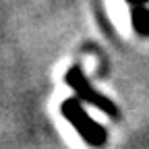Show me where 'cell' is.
<instances>
[{"label":"cell","mask_w":149,"mask_h":149,"mask_svg":"<svg viewBox=\"0 0 149 149\" xmlns=\"http://www.w3.org/2000/svg\"><path fill=\"white\" fill-rule=\"evenodd\" d=\"M60 114L64 116L66 122H70V126L79 133V137L91 145V147H104L106 141H108V130L104 124H100L97 120H93L85 108H83V102L74 95V97H66L62 100L60 104Z\"/></svg>","instance_id":"obj_1"},{"label":"cell","mask_w":149,"mask_h":149,"mask_svg":"<svg viewBox=\"0 0 149 149\" xmlns=\"http://www.w3.org/2000/svg\"><path fill=\"white\" fill-rule=\"evenodd\" d=\"M124 2L130 6H137V4H149V0H124Z\"/></svg>","instance_id":"obj_4"},{"label":"cell","mask_w":149,"mask_h":149,"mask_svg":"<svg viewBox=\"0 0 149 149\" xmlns=\"http://www.w3.org/2000/svg\"><path fill=\"white\" fill-rule=\"evenodd\" d=\"M130 23L141 37H149V6L147 4L130 6Z\"/></svg>","instance_id":"obj_3"},{"label":"cell","mask_w":149,"mask_h":149,"mask_svg":"<svg viewBox=\"0 0 149 149\" xmlns=\"http://www.w3.org/2000/svg\"><path fill=\"white\" fill-rule=\"evenodd\" d=\"M64 83L74 91V95H77L81 102H85V104H89L93 108H97L100 112H104L106 116L114 118V120L120 118V108L116 106V102L110 100L108 95H104V93H100L95 87H93L79 64L70 66L64 72Z\"/></svg>","instance_id":"obj_2"}]
</instances>
